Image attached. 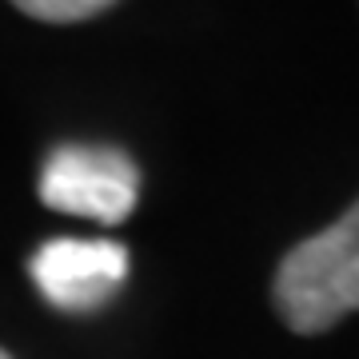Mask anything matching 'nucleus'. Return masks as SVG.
I'll list each match as a JSON object with an SVG mask.
<instances>
[{
	"label": "nucleus",
	"instance_id": "obj_1",
	"mask_svg": "<svg viewBox=\"0 0 359 359\" xmlns=\"http://www.w3.org/2000/svg\"><path fill=\"white\" fill-rule=\"evenodd\" d=\"M276 308L299 335H320L359 311V204L283 256Z\"/></svg>",
	"mask_w": 359,
	"mask_h": 359
},
{
	"label": "nucleus",
	"instance_id": "obj_2",
	"mask_svg": "<svg viewBox=\"0 0 359 359\" xmlns=\"http://www.w3.org/2000/svg\"><path fill=\"white\" fill-rule=\"evenodd\" d=\"M140 196V172L128 152L108 144H65L44 160L40 200L52 212L96 224H124Z\"/></svg>",
	"mask_w": 359,
	"mask_h": 359
},
{
	"label": "nucleus",
	"instance_id": "obj_3",
	"mask_svg": "<svg viewBox=\"0 0 359 359\" xmlns=\"http://www.w3.org/2000/svg\"><path fill=\"white\" fill-rule=\"evenodd\" d=\"M28 276L52 308L88 316L128 280V248L116 240H48L32 252Z\"/></svg>",
	"mask_w": 359,
	"mask_h": 359
},
{
	"label": "nucleus",
	"instance_id": "obj_4",
	"mask_svg": "<svg viewBox=\"0 0 359 359\" xmlns=\"http://www.w3.org/2000/svg\"><path fill=\"white\" fill-rule=\"evenodd\" d=\"M20 13L32 20H48V25H72V20H88V16L112 8L116 0H13Z\"/></svg>",
	"mask_w": 359,
	"mask_h": 359
},
{
	"label": "nucleus",
	"instance_id": "obj_5",
	"mask_svg": "<svg viewBox=\"0 0 359 359\" xmlns=\"http://www.w3.org/2000/svg\"><path fill=\"white\" fill-rule=\"evenodd\" d=\"M0 359H13V355H8V351H0Z\"/></svg>",
	"mask_w": 359,
	"mask_h": 359
}]
</instances>
